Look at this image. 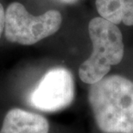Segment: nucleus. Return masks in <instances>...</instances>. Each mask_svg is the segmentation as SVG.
<instances>
[{
  "mask_svg": "<svg viewBox=\"0 0 133 133\" xmlns=\"http://www.w3.org/2000/svg\"><path fill=\"white\" fill-rule=\"evenodd\" d=\"M92 51L79 68V78L92 85L110 73L111 68L120 64L124 55L123 36L117 24L103 17H94L88 25Z\"/></svg>",
  "mask_w": 133,
  "mask_h": 133,
  "instance_id": "1",
  "label": "nucleus"
},
{
  "mask_svg": "<svg viewBox=\"0 0 133 133\" xmlns=\"http://www.w3.org/2000/svg\"><path fill=\"white\" fill-rule=\"evenodd\" d=\"M62 22L57 10H49L41 16L30 14L22 4L12 3L5 12V37L10 42L32 45L59 30Z\"/></svg>",
  "mask_w": 133,
  "mask_h": 133,
  "instance_id": "2",
  "label": "nucleus"
},
{
  "mask_svg": "<svg viewBox=\"0 0 133 133\" xmlns=\"http://www.w3.org/2000/svg\"><path fill=\"white\" fill-rule=\"evenodd\" d=\"M75 98V83L68 68L49 69L30 94L33 107L44 112H56L71 105Z\"/></svg>",
  "mask_w": 133,
  "mask_h": 133,
  "instance_id": "3",
  "label": "nucleus"
},
{
  "mask_svg": "<svg viewBox=\"0 0 133 133\" xmlns=\"http://www.w3.org/2000/svg\"><path fill=\"white\" fill-rule=\"evenodd\" d=\"M50 124L38 113L14 108L10 110L3 121L0 133H49Z\"/></svg>",
  "mask_w": 133,
  "mask_h": 133,
  "instance_id": "4",
  "label": "nucleus"
},
{
  "mask_svg": "<svg viewBox=\"0 0 133 133\" xmlns=\"http://www.w3.org/2000/svg\"><path fill=\"white\" fill-rule=\"evenodd\" d=\"M95 4L101 17L114 24L133 25V0H96Z\"/></svg>",
  "mask_w": 133,
  "mask_h": 133,
  "instance_id": "5",
  "label": "nucleus"
},
{
  "mask_svg": "<svg viewBox=\"0 0 133 133\" xmlns=\"http://www.w3.org/2000/svg\"><path fill=\"white\" fill-rule=\"evenodd\" d=\"M5 26V12L4 10V7L0 3V37L3 33V31L4 30Z\"/></svg>",
  "mask_w": 133,
  "mask_h": 133,
  "instance_id": "6",
  "label": "nucleus"
}]
</instances>
